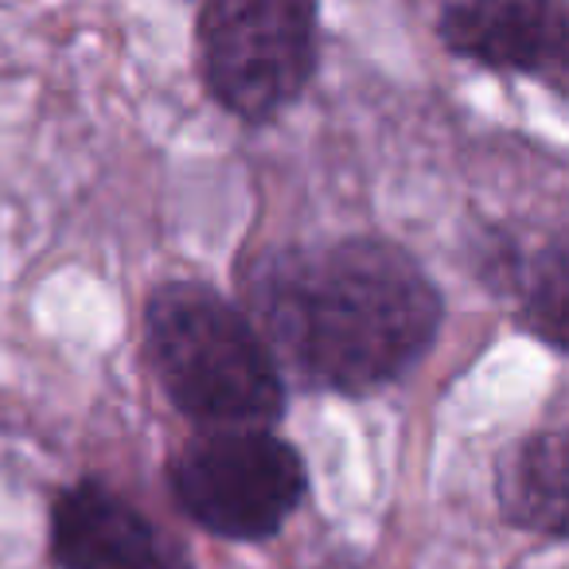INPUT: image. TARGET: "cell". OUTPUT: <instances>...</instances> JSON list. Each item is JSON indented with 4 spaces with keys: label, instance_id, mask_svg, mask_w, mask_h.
Listing matches in <instances>:
<instances>
[{
    "label": "cell",
    "instance_id": "1",
    "mask_svg": "<svg viewBox=\"0 0 569 569\" xmlns=\"http://www.w3.org/2000/svg\"><path fill=\"white\" fill-rule=\"evenodd\" d=\"M246 301L281 375L343 398L398 387L426 363L445 325L429 269L387 234L261 253Z\"/></svg>",
    "mask_w": 569,
    "mask_h": 569
},
{
    "label": "cell",
    "instance_id": "2",
    "mask_svg": "<svg viewBox=\"0 0 569 569\" xmlns=\"http://www.w3.org/2000/svg\"><path fill=\"white\" fill-rule=\"evenodd\" d=\"M144 356L160 390L203 429H269L284 375L246 309L196 277L160 281L144 301Z\"/></svg>",
    "mask_w": 569,
    "mask_h": 569
},
{
    "label": "cell",
    "instance_id": "3",
    "mask_svg": "<svg viewBox=\"0 0 569 569\" xmlns=\"http://www.w3.org/2000/svg\"><path fill=\"white\" fill-rule=\"evenodd\" d=\"M196 56L214 106L246 126H269L317 79L320 9L309 0H207L196 12Z\"/></svg>",
    "mask_w": 569,
    "mask_h": 569
},
{
    "label": "cell",
    "instance_id": "4",
    "mask_svg": "<svg viewBox=\"0 0 569 569\" xmlns=\"http://www.w3.org/2000/svg\"><path fill=\"white\" fill-rule=\"evenodd\" d=\"M164 483L207 535L266 542L305 503L309 468L297 445L273 429H199L168 457Z\"/></svg>",
    "mask_w": 569,
    "mask_h": 569
},
{
    "label": "cell",
    "instance_id": "5",
    "mask_svg": "<svg viewBox=\"0 0 569 569\" xmlns=\"http://www.w3.org/2000/svg\"><path fill=\"white\" fill-rule=\"evenodd\" d=\"M437 40L457 59L503 74L546 79L566 90L569 4L566 0H465L437 12Z\"/></svg>",
    "mask_w": 569,
    "mask_h": 569
},
{
    "label": "cell",
    "instance_id": "6",
    "mask_svg": "<svg viewBox=\"0 0 569 569\" xmlns=\"http://www.w3.org/2000/svg\"><path fill=\"white\" fill-rule=\"evenodd\" d=\"M51 558L59 569H196L176 538L98 476L67 483L51 503Z\"/></svg>",
    "mask_w": 569,
    "mask_h": 569
},
{
    "label": "cell",
    "instance_id": "7",
    "mask_svg": "<svg viewBox=\"0 0 569 569\" xmlns=\"http://www.w3.org/2000/svg\"><path fill=\"white\" fill-rule=\"evenodd\" d=\"M569 437L561 426L522 433L496 468V499L507 527L561 542L569 527Z\"/></svg>",
    "mask_w": 569,
    "mask_h": 569
},
{
    "label": "cell",
    "instance_id": "8",
    "mask_svg": "<svg viewBox=\"0 0 569 569\" xmlns=\"http://www.w3.org/2000/svg\"><path fill=\"white\" fill-rule=\"evenodd\" d=\"M566 289H569V246L566 230H553L550 242L527 261L515 293H519V325L550 351H566Z\"/></svg>",
    "mask_w": 569,
    "mask_h": 569
}]
</instances>
